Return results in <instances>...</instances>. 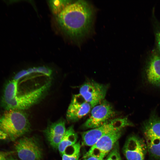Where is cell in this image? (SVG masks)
Masks as SVG:
<instances>
[{"label": "cell", "instance_id": "obj_14", "mask_svg": "<svg viewBox=\"0 0 160 160\" xmlns=\"http://www.w3.org/2000/svg\"><path fill=\"white\" fill-rule=\"evenodd\" d=\"M77 135L74 131L72 126L66 129L58 147V149L61 156L67 147L77 143Z\"/></svg>", "mask_w": 160, "mask_h": 160}, {"label": "cell", "instance_id": "obj_2", "mask_svg": "<svg viewBox=\"0 0 160 160\" xmlns=\"http://www.w3.org/2000/svg\"><path fill=\"white\" fill-rule=\"evenodd\" d=\"M30 124L23 111L5 110L0 115V140L14 141L27 133Z\"/></svg>", "mask_w": 160, "mask_h": 160}, {"label": "cell", "instance_id": "obj_16", "mask_svg": "<svg viewBox=\"0 0 160 160\" xmlns=\"http://www.w3.org/2000/svg\"><path fill=\"white\" fill-rule=\"evenodd\" d=\"M70 0H54L49 1V3L54 14L58 15L67 5L71 3Z\"/></svg>", "mask_w": 160, "mask_h": 160}, {"label": "cell", "instance_id": "obj_5", "mask_svg": "<svg viewBox=\"0 0 160 160\" xmlns=\"http://www.w3.org/2000/svg\"><path fill=\"white\" fill-rule=\"evenodd\" d=\"M133 125L127 117L111 119L98 127L82 132L83 144L91 147L103 136Z\"/></svg>", "mask_w": 160, "mask_h": 160}, {"label": "cell", "instance_id": "obj_23", "mask_svg": "<svg viewBox=\"0 0 160 160\" xmlns=\"http://www.w3.org/2000/svg\"><path fill=\"white\" fill-rule=\"evenodd\" d=\"M7 160H17L11 156H9L7 159Z\"/></svg>", "mask_w": 160, "mask_h": 160}, {"label": "cell", "instance_id": "obj_11", "mask_svg": "<svg viewBox=\"0 0 160 160\" xmlns=\"http://www.w3.org/2000/svg\"><path fill=\"white\" fill-rule=\"evenodd\" d=\"M146 80L150 84L160 88V54L154 48L150 53L145 68Z\"/></svg>", "mask_w": 160, "mask_h": 160}, {"label": "cell", "instance_id": "obj_18", "mask_svg": "<svg viewBox=\"0 0 160 160\" xmlns=\"http://www.w3.org/2000/svg\"><path fill=\"white\" fill-rule=\"evenodd\" d=\"M155 49L160 54V25L158 26L155 30Z\"/></svg>", "mask_w": 160, "mask_h": 160}, {"label": "cell", "instance_id": "obj_19", "mask_svg": "<svg viewBox=\"0 0 160 160\" xmlns=\"http://www.w3.org/2000/svg\"><path fill=\"white\" fill-rule=\"evenodd\" d=\"M37 73H41L46 76H50L52 73V71L50 68L45 66H39L37 67Z\"/></svg>", "mask_w": 160, "mask_h": 160}, {"label": "cell", "instance_id": "obj_1", "mask_svg": "<svg viewBox=\"0 0 160 160\" xmlns=\"http://www.w3.org/2000/svg\"><path fill=\"white\" fill-rule=\"evenodd\" d=\"M94 11L86 1L79 0L67 5L57 15V21L62 30L72 39L80 40L91 31Z\"/></svg>", "mask_w": 160, "mask_h": 160}, {"label": "cell", "instance_id": "obj_12", "mask_svg": "<svg viewBox=\"0 0 160 160\" xmlns=\"http://www.w3.org/2000/svg\"><path fill=\"white\" fill-rule=\"evenodd\" d=\"M91 105L79 94L73 95L66 113L67 119L77 121L87 115L92 109Z\"/></svg>", "mask_w": 160, "mask_h": 160}, {"label": "cell", "instance_id": "obj_3", "mask_svg": "<svg viewBox=\"0 0 160 160\" xmlns=\"http://www.w3.org/2000/svg\"><path fill=\"white\" fill-rule=\"evenodd\" d=\"M49 86L47 83L34 90L20 95L13 89L5 88L1 97V106L5 110L27 109L41 98Z\"/></svg>", "mask_w": 160, "mask_h": 160}, {"label": "cell", "instance_id": "obj_15", "mask_svg": "<svg viewBox=\"0 0 160 160\" xmlns=\"http://www.w3.org/2000/svg\"><path fill=\"white\" fill-rule=\"evenodd\" d=\"M81 147L79 142L67 147L62 155V160H78L80 155Z\"/></svg>", "mask_w": 160, "mask_h": 160}, {"label": "cell", "instance_id": "obj_22", "mask_svg": "<svg viewBox=\"0 0 160 160\" xmlns=\"http://www.w3.org/2000/svg\"><path fill=\"white\" fill-rule=\"evenodd\" d=\"M83 160H104L100 159L92 155L86 153L83 157Z\"/></svg>", "mask_w": 160, "mask_h": 160}, {"label": "cell", "instance_id": "obj_8", "mask_svg": "<svg viewBox=\"0 0 160 160\" xmlns=\"http://www.w3.org/2000/svg\"><path fill=\"white\" fill-rule=\"evenodd\" d=\"M108 88V85L89 80L80 87L79 94L92 108L105 99Z\"/></svg>", "mask_w": 160, "mask_h": 160}, {"label": "cell", "instance_id": "obj_17", "mask_svg": "<svg viewBox=\"0 0 160 160\" xmlns=\"http://www.w3.org/2000/svg\"><path fill=\"white\" fill-rule=\"evenodd\" d=\"M117 142L104 160H122Z\"/></svg>", "mask_w": 160, "mask_h": 160}, {"label": "cell", "instance_id": "obj_9", "mask_svg": "<svg viewBox=\"0 0 160 160\" xmlns=\"http://www.w3.org/2000/svg\"><path fill=\"white\" fill-rule=\"evenodd\" d=\"M122 130H117L103 136L91 147L86 153L103 159L118 142L121 135Z\"/></svg>", "mask_w": 160, "mask_h": 160}, {"label": "cell", "instance_id": "obj_13", "mask_svg": "<svg viewBox=\"0 0 160 160\" xmlns=\"http://www.w3.org/2000/svg\"><path fill=\"white\" fill-rule=\"evenodd\" d=\"M66 130L65 121L61 119L49 125L44 132L50 145L55 148L58 149Z\"/></svg>", "mask_w": 160, "mask_h": 160}, {"label": "cell", "instance_id": "obj_4", "mask_svg": "<svg viewBox=\"0 0 160 160\" xmlns=\"http://www.w3.org/2000/svg\"><path fill=\"white\" fill-rule=\"evenodd\" d=\"M141 130L150 156L160 160V117L153 113L142 124Z\"/></svg>", "mask_w": 160, "mask_h": 160}, {"label": "cell", "instance_id": "obj_10", "mask_svg": "<svg viewBox=\"0 0 160 160\" xmlns=\"http://www.w3.org/2000/svg\"><path fill=\"white\" fill-rule=\"evenodd\" d=\"M123 150L127 160H144L148 151L145 141L136 135H132L127 138Z\"/></svg>", "mask_w": 160, "mask_h": 160}, {"label": "cell", "instance_id": "obj_7", "mask_svg": "<svg viewBox=\"0 0 160 160\" xmlns=\"http://www.w3.org/2000/svg\"><path fill=\"white\" fill-rule=\"evenodd\" d=\"M15 148L21 160H41L42 151L37 140L32 137H24L17 140Z\"/></svg>", "mask_w": 160, "mask_h": 160}, {"label": "cell", "instance_id": "obj_20", "mask_svg": "<svg viewBox=\"0 0 160 160\" xmlns=\"http://www.w3.org/2000/svg\"><path fill=\"white\" fill-rule=\"evenodd\" d=\"M29 75L27 70H22L18 72L14 76L13 79L19 81L22 77Z\"/></svg>", "mask_w": 160, "mask_h": 160}, {"label": "cell", "instance_id": "obj_6", "mask_svg": "<svg viewBox=\"0 0 160 160\" xmlns=\"http://www.w3.org/2000/svg\"><path fill=\"white\" fill-rule=\"evenodd\" d=\"M116 114L112 105L104 99L92 108L90 115L83 124V127L91 129L97 128L111 119Z\"/></svg>", "mask_w": 160, "mask_h": 160}, {"label": "cell", "instance_id": "obj_21", "mask_svg": "<svg viewBox=\"0 0 160 160\" xmlns=\"http://www.w3.org/2000/svg\"><path fill=\"white\" fill-rule=\"evenodd\" d=\"M12 153V151H0V160H7Z\"/></svg>", "mask_w": 160, "mask_h": 160}]
</instances>
